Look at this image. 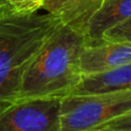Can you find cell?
I'll return each mask as SVG.
<instances>
[{"label": "cell", "mask_w": 131, "mask_h": 131, "mask_svg": "<svg viewBox=\"0 0 131 131\" xmlns=\"http://www.w3.org/2000/svg\"><path fill=\"white\" fill-rule=\"evenodd\" d=\"M60 26L47 12L0 11V113L15 102L27 68Z\"/></svg>", "instance_id": "cell-1"}, {"label": "cell", "mask_w": 131, "mask_h": 131, "mask_svg": "<svg viewBox=\"0 0 131 131\" xmlns=\"http://www.w3.org/2000/svg\"><path fill=\"white\" fill-rule=\"evenodd\" d=\"M84 44L83 35L61 25L27 68L15 101L66 96L81 77L78 58Z\"/></svg>", "instance_id": "cell-2"}, {"label": "cell", "mask_w": 131, "mask_h": 131, "mask_svg": "<svg viewBox=\"0 0 131 131\" xmlns=\"http://www.w3.org/2000/svg\"><path fill=\"white\" fill-rule=\"evenodd\" d=\"M59 130L131 131V90L61 97Z\"/></svg>", "instance_id": "cell-3"}, {"label": "cell", "mask_w": 131, "mask_h": 131, "mask_svg": "<svg viewBox=\"0 0 131 131\" xmlns=\"http://www.w3.org/2000/svg\"><path fill=\"white\" fill-rule=\"evenodd\" d=\"M60 98L17 100L0 113V131H60Z\"/></svg>", "instance_id": "cell-4"}, {"label": "cell", "mask_w": 131, "mask_h": 131, "mask_svg": "<svg viewBox=\"0 0 131 131\" xmlns=\"http://www.w3.org/2000/svg\"><path fill=\"white\" fill-rule=\"evenodd\" d=\"M127 63H131V43H85L78 58L81 76L112 70Z\"/></svg>", "instance_id": "cell-5"}, {"label": "cell", "mask_w": 131, "mask_h": 131, "mask_svg": "<svg viewBox=\"0 0 131 131\" xmlns=\"http://www.w3.org/2000/svg\"><path fill=\"white\" fill-rule=\"evenodd\" d=\"M125 90H131V63L82 75L67 95H99Z\"/></svg>", "instance_id": "cell-6"}, {"label": "cell", "mask_w": 131, "mask_h": 131, "mask_svg": "<svg viewBox=\"0 0 131 131\" xmlns=\"http://www.w3.org/2000/svg\"><path fill=\"white\" fill-rule=\"evenodd\" d=\"M103 0H44L42 9L84 36L87 23Z\"/></svg>", "instance_id": "cell-7"}, {"label": "cell", "mask_w": 131, "mask_h": 131, "mask_svg": "<svg viewBox=\"0 0 131 131\" xmlns=\"http://www.w3.org/2000/svg\"><path fill=\"white\" fill-rule=\"evenodd\" d=\"M128 18H131V0H103L87 23L85 43L100 42L105 30Z\"/></svg>", "instance_id": "cell-8"}, {"label": "cell", "mask_w": 131, "mask_h": 131, "mask_svg": "<svg viewBox=\"0 0 131 131\" xmlns=\"http://www.w3.org/2000/svg\"><path fill=\"white\" fill-rule=\"evenodd\" d=\"M100 42L108 43H131V18L122 20L105 30Z\"/></svg>", "instance_id": "cell-9"}, {"label": "cell", "mask_w": 131, "mask_h": 131, "mask_svg": "<svg viewBox=\"0 0 131 131\" xmlns=\"http://www.w3.org/2000/svg\"><path fill=\"white\" fill-rule=\"evenodd\" d=\"M8 6L18 13L38 12L42 8L44 0H6Z\"/></svg>", "instance_id": "cell-10"}, {"label": "cell", "mask_w": 131, "mask_h": 131, "mask_svg": "<svg viewBox=\"0 0 131 131\" xmlns=\"http://www.w3.org/2000/svg\"><path fill=\"white\" fill-rule=\"evenodd\" d=\"M7 7H9L8 4H7V1L6 0H0V11L4 10Z\"/></svg>", "instance_id": "cell-11"}]
</instances>
